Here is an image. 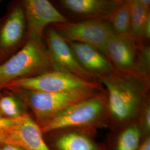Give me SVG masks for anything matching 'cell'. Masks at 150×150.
<instances>
[{"label":"cell","instance_id":"cell-19","mask_svg":"<svg viewBox=\"0 0 150 150\" xmlns=\"http://www.w3.org/2000/svg\"><path fill=\"white\" fill-rule=\"evenodd\" d=\"M141 129L142 139L150 137V102L149 96L145 100L136 122Z\"/></svg>","mask_w":150,"mask_h":150},{"label":"cell","instance_id":"cell-28","mask_svg":"<svg viewBox=\"0 0 150 150\" xmlns=\"http://www.w3.org/2000/svg\"><path fill=\"white\" fill-rule=\"evenodd\" d=\"M0 150H1V149H0Z\"/></svg>","mask_w":150,"mask_h":150},{"label":"cell","instance_id":"cell-6","mask_svg":"<svg viewBox=\"0 0 150 150\" xmlns=\"http://www.w3.org/2000/svg\"><path fill=\"white\" fill-rule=\"evenodd\" d=\"M9 87L45 92H60L89 88L102 90L97 82L87 81L74 75L54 70L32 77L14 81L6 88Z\"/></svg>","mask_w":150,"mask_h":150},{"label":"cell","instance_id":"cell-20","mask_svg":"<svg viewBox=\"0 0 150 150\" xmlns=\"http://www.w3.org/2000/svg\"><path fill=\"white\" fill-rule=\"evenodd\" d=\"M18 118H8L2 117L0 118V130L7 129L12 125H15Z\"/></svg>","mask_w":150,"mask_h":150},{"label":"cell","instance_id":"cell-14","mask_svg":"<svg viewBox=\"0 0 150 150\" xmlns=\"http://www.w3.org/2000/svg\"><path fill=\"white\" fill-rule=\"evenodd\" d=\"M59 131L53 141L55 150H103L91 134L77 129Z\"/></svg>","mask_w":150,"mask_h":150},{"label":"cell","instance_id":"cell-10","mask_svg":"<svg viewBox=\"0 0 150 150\" xmlns=\"http://www.w3.org/2000/svg\"><path fill=\"white\" fill-rule=\"evenodd\" d=\"M4 144L15 145L23 150H51L43 139L40 125L27 113L5 129Z\"/></svg>","mask_w":150,"mask_h":150},{"label":"cell","instance_id":"cell-18","mask_svg":"<svg viewBox=\"0 0 150 150\" xmlns=\"http://www.w3.org/2000/svg\"><path fill=\"white\" fill-rule=\"evenodd\" d=\"M20 100L13 93L0 97V111L2 116L6 118H17L25 114Z\"/></svg>","mask_w":150,"mask_h":150},{"label":"cell","instance_id":"cell-1","mask_svg":"<svg viewBox=\"0 0 150 150\" xmlns=\"http://www.w3.org/2000/svg\"><path fill=\"white\" fill-rule=\"evenodd\" d=\"M97 80L107 89L109 120L121 127L136 122L149 96V79L116 70L108 75L98 76Z\"/></svg>","mask_w":150,"mask_h":150},{"label":"cell","instance_id":"cell-21","mask_svg":"<svg viewBox=\"0 0 150 150\" xmlns=\"http://www.w3.org/2000/svg\"><path fill=\"white\" fill-rule=\"evenodd\" d=\"M150 38V12L149 13L145 20L144 27V38L149 40Z\"/></svg>","mask_w":150,"mask_h":150},{"label":"cell","instance_id":"cell-12","mask_svg":"<svg viewBox=\"0 0 150 150\" xmlns=\"http://www.w3.org/2000/svg\"><path fill=\"white\" fill-rule=\"evenodd\" d=\"M75 58L81 66L97 79L115 71L107 57L96 48L83 43L67 41Z\"/></svg>","mask_w":150,"mask_h":150},{"label":"cell","instance_id":"cell-22","mask_svg":"<svg viewBox=\"0 0 150 150\" xmlns=\"http://www.w3.org/2000/svg\"><path fill=\"white\" fill-rule=\"evenodd\" d=\"M139 150H150V137L143 140Z\"/></svg>","mask_w":150,"mask_h":150},{"label":"cell","instance_id":"cell-4","mask_svg":"<svg viewBox=\"0 0 150 150\" xmlns=\"http://www.w3.org/2000/svg\"><path fill=\"white\" fill-rule=\"evenodd\" d=\"M30 107L40 126L76 102L96 95L100 90L83 88L60 92L31 91L18 87L7 88Z\"/></svg>","mask_w":150,"mask_h":150},{"label":"cell","instance_id":"cell-17","mask_svg":"<svg viewBox=\"0 0 150 150\" xmlns=\"http://www.w3.org/2000/svg\"><path fill=\"white\" fill-rule=\"evenodd\" d=\"M143 141L137 122L130 123L121 129L115 142L113 150H139Z\"/></svg>","mask_w":150,"mask_h":150},{"label":"cell","instance_id":"cell-25","mask_svg":"<svg viewBox=\"0 0 150 150\" xmlns=\"http://www.w3.org/2000/svg\"><path fill=\"white\" fill-rule=\"evenodd\" d=\"M5 129L0 130V144H4L5 139Z\"/></svg>","mask_w":150,"mask_h":150},{"label":"cell","instance_id":"cell-3","mask_svg":"<svg viewBox=\"0 0 150 150\" xmlns=\"http://www.w3.org/2000/svg\"><path fill=\"white\" fill-rule=\"evenodd\" d=\"M51 70L47 48L43 40H27L18 51L0 64V91L14 81Z\"/></svg>","mask_w":150,"mask_h":150},{"label":"cell","instance_id":"cell-8","mask_svg":"<svg viewBox=\"0 0 150 150\" xmlns=\"http://www.w3.org/2000/svg\"><path fill=\"white\" fill-rule=\"evenodd\" d=\"M45 43L52 70L97 82L96 78L88 73L78 63L67 41L53 26L48 27L47 30Z\"/></svg>","mask_w":150,"mask_h":150},{"label":"cell","instance_id":"cell-5","mask_svg":"<svg viewBox=\"0 0 150 150\" xmlns=\"http://www.w3.org/2000/svg\"><path fill=\"white\" fill-rule=\"evenodd\" d=\"M26 41V22L22 2H12L0 18V64L16 54Z\"/></svg>","mask_w":150,"mask_h":150},{"label":"cell","instance_id":"cell-24","mask_svg":"<svg viewBox=\"0 0 150 150\" xmlns=\"http://www.w3.org/2000/svg\"><path fill=\"white\" fill-rule=\"evenodd\" d=\"M140 4L144 7L146 9L150 10V0H139Z\"/></svg>","mask_w":150,"mask_h":150},{"label":"cell","instance_id":"cell-7","mask_svg":"<svg viewBox=\"0 0 150 150\" xmlns=\"http://www.w3.org/2000/svg\"><path fill=\"white\" fill-rule=\"evenodd\" d=\"M53 27L66 41L90 45L105 55L107 41L113 33L108 22L102 20L67 22L54 24Z\"/></svg>","mask_w":150,"mask_h":150},{"label":"cell","instance_id":"cell-2","mask_svg":"<svg viewBox=\"0 0 150 150\" xmlns=\"http://www.w3.org/2000/svg\"><path fill=\"white\" fill-rule=\"evenodd\" d=\"M108 120L107 97L98 93L64 108L40 127L43 133L77 129L92 134Z\"/></svg>","mask_w":150,"mask_h":150},{"label":"cell","instance_id":"cell-23","mask_svg":"<svg viewBox=\"0 0 150 150\" xmlns=\"http://www.w3.org/2000/svg\"><path fill=\"white\" fill-rule=\"evenodd\" d=\"M1 150H23L21 148L15 145L5 144Z\"/></svg>","mask_w":150,"mask_h":150},{"label":"cell","instance_id":"cell-11","mask_svg":"<svg viewBox=\"0 0 150 150\" xmlns=\"http://www.w3.org/2000/svg\"><path fill=\"white\" fill-rule=\"evenodd\" d=\"M140 46L129 38L119 36L113 33L107 41L105 56L115 70L137 75Z\"/></svg>","mask_w":150,"mask_h":150},{"label":"cell","instance_id":"cell-9","mask_svg":"<svg viewBox=\"0 0 150 150\" xmlns=\"http://www.w3.org/2000/svg\"><path fill=\"white\" fill-rule=\"evenodd\" d=\"M27 28V40H43L49 25L67 22V19L47 0L22 1Z\"/></svg>","mask_w":150,"mask_h":150},{"label":"cell","instance_id":"cell-16","mask_svg":"<svg viewBox=\"0 0 150 150\" xmlns=\"http://www.w3.org/2000/svg\"><path fill=\"white\" fill-rule=\"evenodd\" d=\"M130 4V33L129 39L139 45H142L144 27L150 10L146 9L139 0H131Z\"/></svg>","mask_w":150,"mask_h":150},{"label":"cell","instance_id":"cell-27","mask_svg":"<svg viewBox=\"0 0 150 150\" xmlns=\"http://www.w3.org/2000/svg\"><path fill=\"white\" fill-rule=\"evenodd\" d=\"M0 2H1V1H0Z\"/></svg>","mask_w":150,"mask_h":150},{"label":"cell","instance_id":"cell-26","mask_svg":"<svg viewBox=\"0 0 150 150\" xmlns=\"http://www.w3.org/2000/svg\"><path fill=\"white\" fill-rule=\"evenodd\" d=\"M2 117H4L3 116H2V113L1 112V111H0V118H2Z\"/></svg>","mask_w":150,"mask_h":150},{"label":"cell","instance_id":"cell-13","mask_svg":"<svg viewBox=\"0 0 150 150\" xmlns=\"http://www.w3.org/2000/svg\"><path fill=\"white\" fill-rule=\"evenodd\" d=\"M60 4L67 11L76 15L95 20H108L120 1L62 0Z\"/></svg>","mask_w":150,"mask_h":150},{"label":"cell","instance_id":"cell-15","mask_svg":"<svg viewBox=\"0 0 150 150\" xmlns=\"http://www.w3.org/2000/svg\"><path fill=\"white\" fill-rule=\"evenodd\" d=\"M108 23L113 33L129 39L130 4L129 1H120L110 17Z\"/></svg>","mask_w":150,"mask_h":150}]
</instances>
